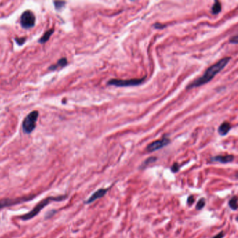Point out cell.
<instances>
[{"mask_svg": "<svg viewBox=\"0 0 238 238\" xmlns=\"http://www.w3.org/2000/svg\"><path fill=\"white\" fill-rule=\"evenodd\" d=\"M66 64H67V60H66V58H63V59L60 60L59 61L57 62V63L54 64V65L50 66V69L55 70L57 69H58L59 67H63V66H66Z\"/></svg>", "mask_w": 238, "mask_h": 238, "instance_id": "cell-13", "label": "cell"}, {"mask_svg": "<svg viewBox=\"0 0 238 238\" xmlns=\"http://www.w3.org/2000/svg\"><path fill=\"white\" fill-rule=\"evenodd\" d=\"M180 167H181L180 165H179L178 163L175 162V163H173L172 166L171 167V171L173 173H178L179 171V170H180Z\"/></svg>", "mask_w": 238, "mask_h": 238, "instance_id": "cell-17", "label": "cell"}, {"mask_svg": "<svg viewBox=\"0 0 238 238\" xmlns=\"http://www.w3.org/2000/svg\"><path fill=\"white\" fill-rule=\"evenodd\" d=\"M54 32V30L53 29H52V30H49L48 31H47V32L45 33L44 34V36H43L41 38H40L39 40V42L41 43V44H44V43L46 42L49 39V38L51 36L52 33Z\"/></svg>", "mask_w": 238, "mask_h": 238, "instance_id": "cell-14", "label": "cell"}, {"mask_svg": "<svg viewBox=\"0 0 238 238\" xmlns=\"http://www.w3.org/2000/svg\"><path fill=\"white\" fill-rule=\"evenodd\" d=\"M228 207L233 211H236L237 210V197L234 196L231 197V199L228 200Z\"/></svg>", "mask_w": 238, "mask_h": 238, "instance_id": "cell-12", "label": "cell"}, {"mask_svg": "<svg viewBox=\"0 0 238 238\" xmlns=\"http://www.w3.org/2000/svg\"><path fill=\"white\" fill-rule=\"evenodd\" d=\"M35 197L34 195L32 196H27L20 197V198H4L0 200V210L5 208H9V207L16 205L23 202H26L29 200H31Z\"/></svg>", "mask_w": 238, "mask_h": 238, "instance_id": "cell-3", "label": "cell"}, {"mask_svg": "<svg viewBox=\"0 0 238 238\" xmlns=\"http://www.w3.org/2000/svg\"><path fill=\"white\" fill-rule=\"evenodd\" d=\"M231 124H229L228 122H223V124H221L218 127V132L220 135L221 136H226V134L229 132V131L231 130Z\"/></svg>", "mask_w": 238, "mask_h": 238, "instance_id": "cell-10", "label": "cell"}, {"mask_svg": "<svg viewBox=\"0 0 238 238\" xmlns=\"http://www.w3.org/2000/svg\"><path fill=\"white\" fill-rule=\"evenodd\" d=\"M231 60V57H224L221 60H219L217 63L214 64L209 67L205 73L202 75L201 77L198 78L196 81H194L193 83H192L190 85L187 87V89H190L194 87H200L201 85H203L205 84L208 83L210 82L213 78L218 73H219L223 68L225 67L226 64L228 63V62Z\"/></svg>", "mask_w": 238, "mask_h": 238, "instance_id": "cell-1", "label": "cell"}, {"mask_svg": "<svg viewBox=\"0 0 238 238\" xmlns=\"http://www.w3.org/2000/svg\"><path fill=\"white\" fill-rule=\"evenodd\" d=\"M20 24L23 28H32L35 24V16L31 11H26L20 17Z\"/></svg>", "mask_w": 238, "mask_h": 238, "instance_id": "cell-6", "label": "cell"}, {"mask_svg": "<svg viewBox=\"0 0 238 238\" xmlns=\"http://www.w3.org/2000/svg\"><path fill=\"white\" fill-rule=\"evenodd\" d=\"M230 41H231V43H233V44H237V35H235V36L233 37V38H231Z\"/></svg>", "mask_w": 238, "mask_h": 238, "instance_id": "cell-21", "label": "cell"}, {"mask_svg": "<svg viewBox=\"0 0 238 238\" xmlns=\"http://www.w3.org/2000/svg\"><path fill=\"white\" fill-rule=\"evenodd\" d=\"M154 27H155V28L156 29H163L165 27V25H161L159 24V23H156V24L154 25Z\"/></svg>", "mask_w": 238, "mask_h": 238, "instance_id": "cell-20", "label": "cell"}, {"mask_svg": "<svg viewBox=\"0 0 238 238\" xmlns=\"http://www.w3.org/2000/svg\"><path fill=\"white\" fill-rule=\"evenodd\" d=\"M221 10V5L219 1H215L212 8V13L213 14H217Z\"/></svg>", "mask_w": 238, "mask_h": 238, "instance_id": "cell-16", "label": "cell"}, {"mask_svg": "<svg viewBox=\"0 0 238 238\" xmlns=\"http://www.w3.org/2000/svg\"><path fill=\"white\" fill-rule=\"evenodd\" d=\"M157 161V157H150L149 158H147V159H145V161L142 163V164L140 165V166L139 167V169L140 170L145 169L146 167L148 166V165L156 162Z\"/></svg>", "mask_w": 238, "mask_h": 238, "instance_id": "cell-11", "label": "cell"}, {"mask_svg": "<svg viewBox=\"0 0 238 238\" xmlns=\"http://www.w3.org/2000/svg\"><path fill=\"white\" fill-rule=\"evenodd\" d=\"M38 112L37 111H32L27 115L23 121L22 128L27 134H30L36 127V121L38 119Z\"/></svg>", "mask_w": 238, "mask_h": 238, "instance_id": "cell-4", "label": "cell"}, {"mask_svg": "<svg viewBox=\"0 0 238 238\" xmlns=\"http://www.w3.org/2000/svg\"><path fill=\"white\" fill-rule=\"evenodd\" d=\"M17 40H16L17 41V42L20 45H21V44H22L23 43H24V41H25V38H17Z\"/></svg>", "mask_w": 238, "mask_h": 238, "instance_id": "cell-22", "label": "cell"}, {"mask_svg": "<svg viewBox=\"0 0 238 238\" xmlns=\"http://www.w3.org/2000/svg\"><path fill=\"white\" fill-rule=\"evenodd\" d=\"M235 159V157L232 155H218L212 157L210 159V161L213 163H222V164H226V163H229L233 162Z\"/></svg>", "mask_w": 238, "mask_h": 238, "instance_id": "cell-9", "label": "cell"}, {"mask_svg": "<svg viewBox=\"0 0 238 238\" xmlns=\"http://www.w3.org/2000/svg\"><path fill=\"white\" fill-rule=\"evenodd\" d=\"M206 204V199L205 198H201L199 199V200L197 202V203L196 205V210H202V209L205 208Z\"/></svg>", "mask_w": 238, "mask_h": 238, "instance_id": "cell-15", "label": "cell"}, {"mask_svg": "<svg viewBox=\"0 0 238 238\" xmlns=\"http://www.w3.org/2000/svg\"><path fill=\"white\" fill-rule=\"evenodd\" d=\"M194 202H195V197L193 196V195H190V196L187 198V200H186L187 205L189 206H191L194 203Z\"/></svg>", "mask_w": 238, "mask_h": 238, "instance_id": "cell-18", "label": "cell"}, {"mask_svg": "<svg viewBox=\"0 0 238 238\" xmlns=\"http://www.w3.org/2000/svg\"><path fill=\"white\" fill-rule=\"evenodd\" d=\"M110 187L111 186L108 187V188H101L98 189V190H97L96 192H94L93 194H91L86 200H85V203L91 204L94 201H96V200H98V199H100L101 198H103V197H104L106 195L107 193H108V191L110 189Z\"/></svg>", "mask_w": 238, "mask_h": 238, "instance_id": "cell-8", "label": "cell"}, {"mask_svg": "<svg viewBox=\"0 0 238 238\" xmlns=\"http://www.w3.org/2000/svg\"><path fill=\"white\" fill-rule=\"evenodd\" d=\"M67 197H68V196L66 194L60 195V196H57L47 197V198L43 199L42 200H41L38 203H37L36 205L35 206L30 212H27V213L23 214V215H21L19 218H21L22 221H28V220L32 219V218L35 217L37 214L39 213V212L41 211V210L45 208V207L48 205L49 204L50 202L62 201V200H65V199L67 198Z\"/></svg>", "mask_w": 238, "mask_h": 238, "instance_id": "cell-2", "label": "cell"}, {"mask_svg": "<svg viewBox=\"0 0 238 238\" xmlns=\"http://www.w3.org/2000/svg\"><path fill=\"white\" fill-rule=\"evenodd\" d=\"M225 235H226V233H224V231H220L219 233L216 234V235H214L212 238H223L224 237H225Z\"/></svg>", "mask_w": 238, "mask_h": 238, "instance_id": "cell-19", "label": "cell"}, {"mask_svg": "<svg viewBox=\"0 0 238 238\" xmlns=\"http://www.w3.org/2000/svg\"><path fill=\"white\" fill-rule=\"evenodd\" d=\"M170 142H171V140H170L169 138L164 137L161 140H158L155 142H152V143H150L149 145L147 146L146 150L148 152H153L157 151V150L161 149V148L164 147L165 146L168 145Z\"/></svg>", "mask_w": 238, "mask_h": 238, "instance_id": "cell-7", "label": "cell"}, {"mask_svg": "<svg viewBox=\"0 0 238 238\" xmlns=\"http://www.w3.org/2000/svg\"><path fill=\"white\" fill-rule=\"evenodd\" d=\"M145 78L140 79H131V80H118L112 79L108 82V85H113L116 87H131L137 86L143 83Z\"/></svg>", "mask_w": 238, "mask_h": 238, "instance_id": "cell-5", "label": "cell"}]
</instances>
